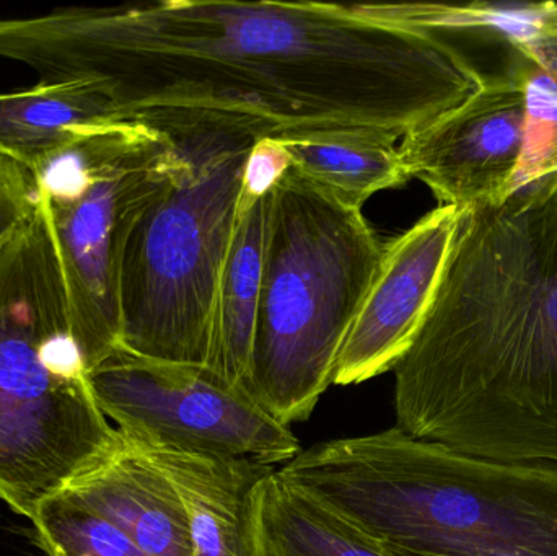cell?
Returning a JSON list of instances; mask_svg holds the SVG:
<instances>
[{
  "label": "cell",
  "instance_id": "1",
  "mask_svg": "<svg viewBox=\"0 0 557 556\" xmlns=\"http://www.w3.org/2000/svg\"><path fill=\"white\" fill-rule=\"evenodd\" d=\"M65 77L100 82L134 123L255 139L398 140L480 90L444 36L321 2L162 0L74 7L59 25Z\"/></svg>",
  "mask_w": 557,
  "mask_h": 556
},
{
  "label": "cell",
  "instance_id": "2",
  "mask_svg": "<svg viewBox=\"0 0 557 556\" xmlns=\"http://www.w3.org/2000/svg\"><path fill=\"white\" fill-rule=\"evenodd\" d=\"M393 374L396 428L408 436L557 469V178L465 208Z\"/></svg>",
  "mask_w": 557,
  "mask_h": 556
},
{
  "label": "cell",
  "instance_id": "3",
  "mask_svg": "<svg viewBox=\"0 0 557 556\" xmlns=\"http://www.w3.org/2000/svg\"><path fill=\"white\" fill-rule=\"evenodd\" d=\"M278 473L388 551L557 556V469L480 459L393 427L300 450Z\"/></svg>",
  "mask_w": 557,
  "mask_h": 556
},
{
  "label": "cell",
  "instance_id": "4",
  "mask_svg": "<svg viewBox=\"0 0 557 556\" xmlns=\"http://www.w3.org/2000/svg\"><path fill=\"white\" fill-rule=\"evenodd\" d=\"M123 436L95 401L48 219L0 248V502L36 509L110 459Z\"/></svg>",
  "mask_w": 557,
  "mask_h": 556
},
{
  "label": "cell",
  "instance_id": "5",
  "mask_svg": "<svg viewBox=\"0 0 557 556\" xmlns=\"http://www.w3.org/2000/svg\"><path fill=\"white\" fill-rule=\"evenodd\" d=\"M385 245L362 209L290 166L268 195L260 304L244 387L285 427L333 385Z\"/></svg>",
  "mask_w": 557,
  "mask_h": 556
},
{
  "label": "cell",
  "instance_id": "6",
  "mask_svg": "<svg viewBox=\"0 0 557 556\" xmlns=\"http://www.w3.org/2000/svg\"><path fill=\"white\" fill-rule=\"evenodd\" d=\"M172 178L143 212L120 274V349L208 366L219 280L234 237L250 134L193 127L170 133Z\"/></svg>",
  "mask_w": 557,
  "mask_h": 556
},
{
  "label": "cell",
  "instance_id": "7",
  "mask_svg": "<svg viewBox=\"0 0 557 556\" xmlns=\"http://www.w3.org/2000/svg\"><path fill=\"white\" fill-rule=\"evenodd\" d=\"M100 410L144 449L287 464L300 454L290 427L240 384L208 366L139 358L116 349L88 372Z\"/></svg>",
  "mask_w": 557,
  "mask_h": 556
},
{
  "label": "cell",
  "instance_id": "8",
  "mask_svg": "<svg viewBox=\"0 0 557 556\" xmlns=\"http://www.w3.org/2000/svg\"><path fill=\"white\" fill-rule=\"evenodd\" d=\"M176 160L175 140L160 131L74 201L51 205L39 195L88 372L120 349L124 248L137 219L172 178Z\"/></svg>",
  "mask_w": 557,
  "mask_h": 556
},
{
  "label": "cell",
  "instance_id": "9",
  "mask_svg": "<svg viewBox=\"0 0 557 556\" xmlns=\"http://www.w3.org/2000/svg\"><path fill=\"white\" fill-rule=\"evenodd\" d=\"M525 84L527 77L486 81L463 103L403 137L398 150L409 178L421 180L441 205H504L525 139Z\"/></svg>",
  "mask_w": 557,
  "mask_h": 556
},
{
  "label": "cell",
  "instance_id": "10",
  "mask_svg": "<svg viewBox=\"0 0 557 556\" xmlns=\"http://www.w3.org/2000/svg\"><path fill=\"white\" fill-rule=\"evenodd\" d=\"M463 212L438 205L385 245L337 358L333 385L362 384L393 371L431 306Z\"/></svg>",
  "mask_w": 557,
  "mask_h": 556
},
{
  "label": "cell",
  "instance_id": "11",
  "mask_svg": "<svg viewBox=\"0 0 557 556\" xmlns=\"http://www.w3.org/2000/svg\"><path fill=\"white\" fill-rule=\"evenodd\" d=\"M139 449L182 496L189 522V556H263L258 505L264 482L276 472L273 466L250 459Z\"/></svg>",
  "mask_w": 557,
  "mask_h": 556
},
{
  "label": "cell",
  "instance_id": "12",
  "mask_svg": "<svg viewBox=\"0 0 557 556\" xmlns=\"http://www.w3.org/2000/svg\"><path fill=\"white\" fill-rule=\"evenodd\" d=\"M64 492L113 522L147 555H191L182 496L169 477L129 441L124 440L110 459Z\"/></svg>",
  "mask_w": 557,
  "mask_h": 556
},
{
  "label": "cell",
  "instance_id": "13",
  "mask_svg": "<svg viewBox=\"0 0 557 556\" xmlns=\"http://www.w3.org/2000/svg\"><path fill=\"white\" fill-rule=\"evenodd\" d=\"M127 120L107 88L90 78L41 81L0 94V153L32 170L78 134Z\"/></svg>",
  "mask_w": 557,
  "mask_h": 556
},
{
  "label": "cell",
  "instance_id": "14",
  "mask_svg": "<svg viewBox=\"0 0 557 556\" xmlns=\"http://www.w3.org/2000/svg\"><path fill=\"white\" fill-rule=\"evenodd\" d=\"M268 195L238 211L219 280L208 368L244 385L260 304Z\"/></svg>",
  "mask_w": 557,
  "mask_h": 556
},
{
  "label": "cell",
  "instance_id": "15",
  "mask_svg": "<svg viewBox=\"0 0 557 556\" xmlns=\"http://www.w3.org/2000/svg\"><path fill=\"white\" fill-rule=\"evenodd\" d=\"M258 526L263 556H395L277 470L261 489Z\"/></svg>",
  "mask_w": 557,
  "mask_h": 556
},
{
  "label": "cell",
  "instance_id": "16",
  "mask_svg": "<svg viewBox=\"0 0 557 556\" xmlns=\"http://www.w3.org/2000/svg\"><path fill=\"white\" fill-rule=\"evenodd\" d=\"M292 166L354 208L409 180L396 140L375 134H334L282 140Z\"/></svg>",
  "mask_w": 557,
  "mask_h": 556
},
{
  "label": "cell",
  "instance_id": "17",
  "mask_svg": "<svg viewBox=\"0 0 557 556\" xmlns=\"http://www.w3.org/2000/svg\"><path fill=\"white\" fill-rule=\"evenodd\" d=\"M32 522L36 542L48 556H150L67 492L46 499Z\"/></svg>",
  "mask_w": 557,
  "mask_h": 556
},
{
  "label": "cell",
  "instance_id": "18",
  "mask_svg": "<svg viewBox=\"0 0 557 556\" xmlns=\"http://www.w3.org/2000/svg\"><path fill=\"white\" fill-rule=\"evenodd\" d=\"M557 178V84L539 67L525 84V139L513 193Z\"/></svg>",
  "mask_w": 557,
  "mask_h": 556
},
{
  "label": "cell",
  "instance_id": "19",
  "mask_svg": "<svg viewBox=\"0 0 557 556\" xmlns=\"http://www.w3.org/2000/svg\"><path fill=\"white\" fill-rule=\"evenodd\" d=\"M39 211V189L32 170L0 153V248L15 238Z\"/></svg>",
  "mask_w": 557,
  "mask_h": 556
},
{
  "label": "cell",
  "instance_id": "20",
  "mask_svg": "<svg viewBox=\"0 0 557 556\" xmlns=\"http://www.w3.org/2000/svg\"><path fill=\"white\" fill-rule=\"evenodd\" d=\"M516 48L557 84V2L527 3Z\"/></svg>",
  "mask_w": 557,
  "mask_h": 556
},
{
  "label": "cell",
  "instance_id": "21",
  "mask_svg": "<svg viewBox=\"0 0 557 556\" xmlns=\"http://www.w3.org/2000/svg\"><path fill=\"white\" fill-rule=\"evenodd\" d=\"M290 166V156L282 140L270 137L258 139L245 163L238 211L250 208L255 201L270 195Z\"/></svg>",
  "mask_w": 557,
  "mask_h": 556
},
{
  "label": "cell",
  "instance_id": "22",
  "mask_svg": "<svg viewBox=\"0 0 557 556\" xmlns=\"http://www.w3.org/2000/svg\"><path fill=\"white\" fill-rule=\"evenodd\" d=\"M392 552L395 556H419V555H409V554H399V552ZM481 556H523V555H516V554H497V555H481Z\"/></svg>",
  "mask_w": 557,
  "mask_h": 556
}]
</instances>
